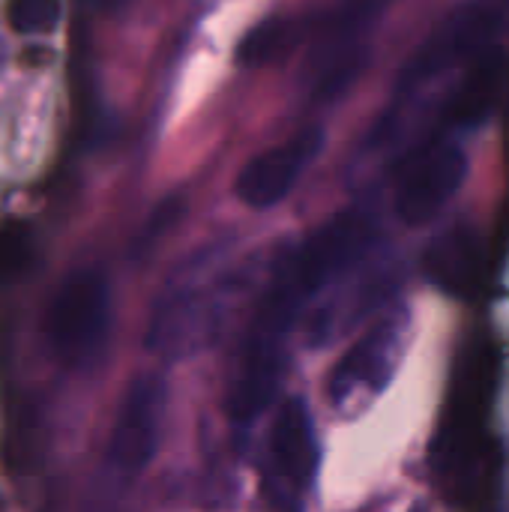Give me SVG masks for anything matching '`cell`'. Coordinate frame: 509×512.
Returning a JSON list of instances; mask_svg holds the SVG:
<instances>
[{
	"instance_id": "obj_11",
	"label": "cell",
	"mask_w": 509,
	"mask_h": 512,
	"mask_svg": "<svg viewBox=\"0 0 509 512\" xmlns=\"http://www.w3.org/2000/svg\"><path fill=\"white\" fill-rule=\"evenodd\" d=\"M393 0H336L330 6V12H324L315 21L300 18V30L303 39L306 36H318L321 42V63L345 57L351 51H363V45L357 42L360 30H366Z\"/></svg>"
},
{
	"instance_id": "obj_14",
	"label": "cell",
	"mask_w": 509,
	"mask_h": 512,
	"mask_svg": "<svg viewBox=\"0 0 509 512\" xmlns=\"http://www.w3.org/2000/svg\"><path fill=\"white\" fill-rule=\"evenodd\" d=\"M63 3L60 0H6V18L15 33L45 36L60 24Z\"/></svg>"
},
{
	"instance_id": "obj_7",
	"label": "cell",
	"mask_w": 509,
	"mask_h": 512,
	"mask_svg": "<svg viewBox=\"0 0 509 512\" xmlns=\"http://www.w3.org/2000/svg\"><path fill=\"white\" fill-rule=\"evenodd\" d=\"M318 474V432L303 399H288L270 426L267 441V492L276 504L291 507L312 489Z\"/></svg>"
},
{
	"instance_id": "obj_3",
	"label": "cell",
	"mask_w": 509,
	"mask_h": 512,
	"mask_svg": "<svg viewBox=\"0 0 509 512\" xmlns=\"http://www.w3.org/2000/svg\"><path fill=\"white\" fill-rule=\"evenodd\" d=\"M408 348L411 312L405 306H393L387 315L372 321L333 366L327 381L330 405L345 417H357L360 411L372 408L387 384L396 378Z\"/></svg>"
},
{
	"instance_id": "obj_13",
	"label": "cell",
	"mask_w": 509,
	"mask_h": 512,
	"mask_svg": "<svg viewBox=\"0 0 509 512\" xmlns=\"http://www.w3.org/2000/svg\"><path fill=\"white\" fill-rule=\"evenodd\" d=\"M36 261V234L24 222H3L0 225V291L12 288L27 276Z\"/></svg>"
},
{
	"instance_id": "obj_9",
	"label": "cell",
	"mask_w": 509,
	"mask_h": 512,
	"mask_svg": "<svg viewBox=\"0 0 509 512\" xmlns=\"http://www.w3.org/2000/svg\"><path fill=\"white\" fill-rule=\"evenodd\" d=\"M324 147V132L318 126H306L294 138L282 141L279 147H270L258 156H252L240 177H237V198L252 210L276 207L303 177V171L318 159Z\"/></svg>"
},
{
	"instance_id": "obj_10",
	"label": "cell",
	"mask_w": 509,
	"mask_h": 512,
	"mask_svg": "<svg viewBox=\"0 0 509 512\" xmlns=\"http://www.w3.org/2000/svg\"><path fill=\"white\" fill-rule=\"evenodd\" d=\"M426 273L429 279L453 294V297H471L483 282V237L474 225H456L444 231L432 246L426 249Z\"/></svg>"
},
{
	"instance_id": "obj_2",
	"label": "cell",
	"mask_w": 509,
	"mask_h": 512,
	"mask_svg": "<svg viewBox=\"0 0 509 512\" xmlns=\"http://www.w3.org/2000/svg\"><path fill=\"white\" fill-rule=\"evenodd\" d=\"M492 372L495 369L480 351V357L462 372L450 411L444 414L435 438V471L459 501H477L495 468L486 435V399L492 393Z\"/></svg>"
},
{
	"instance_id": "obj_1",
	"label": "cell",
	"mask_w": 509,
	"mask_h": 512,
	"mask_svg": "<svg viewBox=\"0 0 509 512\" xmlns=\"http://www.w3.org/2000/svg\"><path fill=\"white\" fill-rule=\"evenodd\" d=\"M249 279V273L204 270L201 264L180 270L153 306L147 330L150 351L183 357L204 348L222 327L234 300L246 291Z\"/></svg>"
},
{
	"instance_id": "obj_6",
	"label": "cell",
	"mask_w": 509,
	"mask_h": 512,
	"mask_svg": "<svg viewBox=\"0 0 509 512\" xmlns=\"http://www.w3.org/2000/svg\"><path fill=\"white\" fill-rule=\"evenodd\" d=\"M165 408H168V387L156 372H144L129 381L117 405V417L105 453V465L114 477L135 480L150 468L159 450Z\"/></svg>"
},
{
	"instance_id": "obj_4",
	"label": "cell",
	"mask_w": 509,
	"mask_h": 512,
	"mask_svg": "<svg viewBox=\"0 0 509 512\" xmlns=\"http://www.w3.org/2000/svg\"><path fill=\"white\" fill-rule=\"evenodd\" d=\"M111 285L105 273L84 267L60 282L45 312V339L54 357L72 369L102 360L111 339Z\"/></svg>"
},
{
	"instance_id": "obj_12",
	"label": "cell",
	"mask_w": 509,
	"mask_h": 512,
	"mask_svg": "<svg viewBox=\"0 0 509 512\" xmlns=\"http://www.w3.org/2000/svg\"><path fill=\"white\" fill-rule=\"evenodd\" d=\"M501 87H504V54L498 45H492L477 60L468 63V72L462 84L456 87L450 108H447L450 120L456 126L480 123L483 117H489V111L501 99Z\"/></svg>"
},
{
	"instance_id": "obj_5",
	"label": "cell",
	"mask_w": 509,
	"mask_h": 512,
	"mask_svg": "<svg viewBox=\"0 0 509 512\" xmlns=\"http://www.w3.org/2000/svg\"><path fill=\"white\" fill-rule=\"evenodd\" d=\"M501 27V9L486 0H471L456 6L432 36L414 51L399 75V93L411 96L429 81L447 75L456 66H468L486 48L495 45V33Z\"/></svg>"
},
{
	"instance_id": "obj_8",
	"label": "cell",
	"mask_w": 509,
	"mask_h": 512,
	"mask_svg": "<svg viewBox=\"0 0 509 512\" xmlns=\"http://www.w3.org/2000/svg\"><path fill=\"white\" fill-rule=\"evenodd\" d=\"M468 174V156L462 144L450 138H438L426 144L411 162L405 165L399 183H396V216L420 228L432 222L459 192Z\"/></svg>"
}]
</instances>
